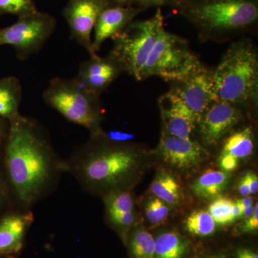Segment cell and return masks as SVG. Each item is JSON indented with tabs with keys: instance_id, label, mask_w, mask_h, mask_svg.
<instances>
[{
	"instance_id": "cell-1",
	"label": "cell",
	"mask_w": 258,
	"mask_h": 258,
	"mask_svg": "<svg viewBox=\"0 0 258 258\" xmlns=\"http://www.w3.org/2000/svg\"><path fill=\"white\" fill-rule=\"evenodd\" d=\"M0 158L8 195L22 210H30L45 198L66 172L64 159L42 125L22 114L9 122Z\"/></svg>"
},
{
	"instance_id": "cell-2",
	"label": "cell",
	"mask_w": 258,
	"mask_h": 258,
	"mask_svg": "<svg viewBox=\"0 0 258 258\" xmlns=\"http://www.w3.org/2000/svg\"><path fill=\"white\" fill-rule=\"evenodd\" d=\"M140 155L124 143L112 142L102 131L91 134L64 160L66 172L74 176L83 189L103 194L125 190L135 177Z\"/></svg>"
},
{
	"instance_id": "cell-3",
	"label": "cell",
	"mask_w": 258,
	"mask_h": 258,
	"mask_svg": "<svg viewBox=\"0 0 258 258\" xmlns=\"http://www.w3.org/2000/svg\"><path fill=\"white\" fill-rule=\"evenodd\" d=\"M216 101L244 103L255 96L257 91V55L247 42L233 44L212 74Z\"/></svg>"
},
{
	"instance_id": "cell-4",
	"label": "cell",
	"mask_w": 258,
	"mask_h": 258,
	"mask_svg": "<svg viewBox=\"0 0 258 258\" xmlns=\"http://www.w3.org/2000/svg\"><path fill=\"white\" fill-rule=\"evenodd\" d=\"M99 95L77 78H54L42 92L45 103L66 120L87 129L90 134L101 131L102 109Z\"/></svg>"
},
{
	"instance_id": "cell-5",
	"label": "cell",
	"mask_w": 258,
	"mask_h": 258,
	"mask_svg": "<svg viewBox=\"0 0 258 258\" xmlns=\"http://www.w3.org/2000/svg\"><path fill=\"white\" fill-rule=\"evenodd\" d=\"M175 6L197 26L210 31L241 30L258 19L257 0H178Z\"/></svg>"
},
{
	"instance_id": "cell-6",
	"label": "cell",
	"mask_w": 258,
	"mask_h": 258,
	"mask_svg": "<svg viewBox=\"0 0 258 258\" xmlns=\"http://www.w3.org/2000/svg\"><path fill=\"white\" fill-rule=\"evenodd\" d=\"M164 30V15L159 8L152 18L131 22L112 37L111 54L121 64L123 71L142 81L144 64Z\"/></svg>"
},
{
	"instance_id": "cell-7",
	"label": "cell",
	"mask_w": 258,
	"mask_h": 258,
	"mask_svg": "<svg viewBox=\"0 0 258 258\" xmlns=\"http://www.w3.org/2000/svg\"><path fill=\"white\" fill-rule=\"evenodd\" d=\"M200 68V61L186 42L164 29L144 64L142 80L159 76L166 81L181 82Z\"/></svg>"
},
{
	"instance_id": "cell-8",
	"label": "cell",
	"mask_w": 258,
	"mask_h": 258,
	"mask_svg": "<svg viewBox=\"0 0 258 258\" xmlns=\"http://www.w3.org/2000/svg\"><path fill=\"white\" fill-rule=\"evenodd\" d=\"M56 25L52 15L39 10L20 17L13 25L0 28V46L13 47L20 60H27L45 46L55 31Z\"/></svg>"
},
{
	"instance_id": "cell-9",
	"label": "cell",
	"mask_w": 258,
	"mask_h": 258,
	"mask_svg": "<svg viewBox=\"0 0 258 258\" xmlns=\"http://www.w3.org/2000/svg\"><path fill=\"white\" fill-rule=\"evenodd\" d=\"M103 9L91 0H69L63 10L71 38L86 49L90 55L96 54L93 51L91 35Z\"/></svg>"
},
{
	"instance_id": "cell-10",
	"label": "cell",
	"mask_w": 258,
	"mask_h": 258,
	"mask_svg": "<svg viewBox=\"0 0 258 258\" xmlns=\"http://www.w3.org/2000/svg\"><path fill=\"white\" fill-rule=\"evenodd\" d=\"M181 82V86L174 89V92L199 123L211 103L216 101L212 74L201 67Z\"/></svg>"
},
{
	"instance_id": "cell-11",
	"label": "cell",
	"mask_w": 258,
	"mask_h": 258,
	"mask_svg": "<svg viewBox=\"0 0 258 258\" xmlns=\"http://www.w3.org/2000/svg\"><path fill=\"white\" fill-rule=\"evenodd\" d=\"M34 221L30 210H10L0 216V257L19 253Z\"/></svg>"
},
{
	"instance_id": "cell-12",
	"label": "cell",
	"mask_w": 258,
	"mask_h": 258,
	"mask_svg": "<svg viewBox=\"0 0 258 258\" xmlns=\"http://www.w3.org/2000/svg\"><path fill=\"white\" fill-rule=\"evenodd\" d=\"M240 112L227 102L215 101L204 113L200 123V134L207 145L218 143L240 120Z\"/></svg>"
},
{
	"instance_id": "cell-13",
	"label": "cell",
	"mask_w": 258,
	"mask_h": 258,
	"mask_svg": "<svg viewBox=\"0 0 258 258\" xmlns=\"http://www.w3.org/2000/svg\"><path fill=\"white\" fill-rule=\"evenodd\" d=\"M122 71L121 64L111 54L104 58L95 54L81 62L76 78L93 92L100 94Z\"/></svg>"
},
{
	"instance_id": "cell-14",
	"label": "cell",
	"mask_w": 258,
	"mask_h": 258,
	"mask_svg": "<svg viewBox=\"0 0 258 258\" xmlns=\"http://www.w3.org/2000/svg\"><path fill=\"white\" fill-rule=\"evenodd\" d=\"M159 105L169 135L177 138L190 139L198 121L174 90L161 97Z\"/></svg>"
},
{
	"instance_id": "cell-15",
	"label": "cell",
	"mask_w": 258,
	"mask_h": 258,
	"mask_svg": "<svg viewBox=\"0 0 258 258\" xmlns=\"http://www.w3.org/2000/svg\"><path fill=\"white\" fill-rule=\"evenodd\" d=\"M159 149L165 162L180 169L198 165L206 155L205 149L198 142L170 135L161 138Z\"/></svg>"
},
{
	"instance_id": "cell-16",
	"label": "cell",
	"mask_w": 258,
	"mask_h": 258,
	"mask_svg": "<svg viewBox=\"0 0 258 258\" xmlns=\"http://www.w3.org/2000/svg\"><path fill=\"white\" fill-rule=\"evenodd\" d=\"M141 10L137 7L118 5L102 10L93 29V51L96 53L103 42L121 31L131 22L133 21L134 18L140 13Z\"/></svg>"
},
{
	"instance_id": "cell-17",
	"label": "cell",
	"mask_w": 258,
	"mask_h": 258,
	"mask_svg": "<svg viewBox=\"0 0 258 258\" xmlns=\"http://www.w3.org/2000/svg\"><path fill=\"white\" fill-rule=\"evenodd\" d=\"M23 88L15 76L0 78V118L8 122L20 115Z\"/></svg>"
},
{
	"instance_id": "cell-18",
	"label": "cell",
	"mask_w": 258,
	"mask_h": 258,
	"mask_svg": "<svg viewBox=\"0 0 258 258\" xmlns=\"http://www.w3.org/2000/svg\"><path fill=\"white\" fill-rule=\"evenodd\" d=\"M229 180L230 174L226 171L209 169L194 182L191 190L198 198L215 199L227 187Z\"/></svg>"
},
{
	"instance_id": "cell-19",
	"label": "cell",
	"mask_w": 258,
	"mask_h": 258,
	"mask_svg": "<svg viewBox=\"0 0 258 258\" xmlns=\"http://www.w3.org/2000/svg\"><path fill=\"white\" fill-rule=\"evenodd\" d=\"M189 247V242L177 232H164L155 240L154 258H183Z\"/></svg>"
},
{
	"instance_id": "cell-20",
	"label": "cell",
	"mask_w": 258,
	"mask_h": 258,
	"mask_svg": "<svg viewBox=\"0 0 258 258\" xmlns=\"http://www.w3.org/2000/svg\"><path fill=\"white\" fill-rule=\"evenodd\" d=\"M151 191L156 198L168 205H176L181 196V188L178 181L166 171H160L153 181Z\"/></svg>"
},
{
	"instance_id": "cell-21",
	"label": "cell",
	"mask_w": 258,
	"mask_h": 258,
	"mask_svg": "<svg viewBox=\"0 0 258 258\" xmlns=\"http://www.w3.org/2000/svg\"><path fill=\"white\" fill-rule=\"evenodd\" d=\"M254 149L253 136L250 128L232 134L226 140L221 154H229L236 159L249 157Z\"/></svg>"
},
{
	"instance_id": "cell-22",
	"label": "cell",
	"mask_w": 258,
	"mask_h": 258,
	"mask_svg": "<svg viewBox=\"0 0 258 258\" xmlns=\"http://www.w3.org/2000/svg\"><path fill=\"white\" fill-rule=\"evenodd\" d=\"M216 225L210 213L203 210L191 212L184 222L186 230L199 237L211 235L215 232Z\"/></svg>"
},
{
	"instance_id": "cell-23",
	"label": "cell",
	"mask_w": 258,
	"mask_h": 258,
	"mask_svg": "<svg viewBox=\"0 0 258 258\" xmlns=\"http://www.w3.org/2000/svg\"><path fill=\"white\" fill-rule=\"evenodd\" d=\"M129 247L134 258H154L155 239L144 229H137L131 235Z\"/></svg>"
},
{
	"instance_id": "cell-24",
	"label": "cell",
	"mask_w": 258,
	"mask_h": 258,
	"mask_svg": "<svg viewBox=\"0 0 258 258\" xmlns=\"http://www.w3.org/2000/svg\"><path fill=\"white\" fill-rule=\"evenodd\" d=\"M37 11L34 0H0V15H14L20 18Z\"/></svg>"
},
{
	"instance_id": "cell-25",
	"label": "cell",
	"mask_w": 258,
	"mask_h": 258,
	"mask_svg": "<svg viewBox=\"0 0 258 258\" xmlns=\"http://www.w3.org/2000/svg\"><path fill=\"white\" fill-rule=\"evenodd\" d=\"M234 202L227 198H217L208 208V212L217 225H225L232 222L231 211Z\"/></svg>"
},
{
	"instance_id": "cell-26",
	"label": "cell",
	"mask_w": 258,
	"mask_h": 258,
	"mask_svg": "<svg viewBox=\"0 0 258 258\" xmlns=\"http://www.w3.org/2000/svg\"><path fill=\"white\" fill-rule=\"evenodd\" d=\"M146 216L152 225H159L165 221L169 214L168 204L159 198L151 199L145 208Z\"/></svg>"
},
{
	"instance_id": "cell-27",
	"label": "cell",
	"mask_w": 258,
	"mask_h": 258,
	"mask_svg": "<svg viewBox=\"0 0 258 258\" xmlns=\"http://www.w3.org/2000/svg\"><path fill=\"white\" fill-rule=\"evenodd\" d=\"M178 0H133L132 5H137V8L143 10L149 7H160L163 5H176Z\"/></svg>"
},
{
	"instance_id": "cell-28",
	"label": "cell",
	"mask_w": 258,
	"mask_h": 258,
	"mask_svg": "<svg viewBox=\"0 0 258 258\" xmlns=\"http://www.w3.org/2000/svg\"><path fill=\"white\" fill-rule=\"evenodd\" d=\"M258 229V205L254 206L253 214L249 218L245 220L244 225L241 227L240 231L242 233L255 232Z\"/></svg>"
},
{
	"instance_id": "cell-29",
	"label": "cell",
	"mask_w": 258,
	"mask_h": 258,
	"mask_svg": "<svg viewBox=\"0 0 258 258\" xmlns=\"http://www.w3.org/2000/svg\"><path fill=\"white\" fill-rule=\"evenodd\" d=\"M239 159L229 154H221L220 157V165L226 172L235 170L238 166Z\"/></svg>"
},
{
	"instance_id": "cell-30",
	"label": "cell",
	"mask_w": 258,
	"mask_h": 258,
	"mask_svg": "<svg viewBox=\"0 0 258 258\" xmlns=\"http://www.w3.org/2000/svg\"><path fill=\"white\" fill-rule=\"evenodd\" d=\"M105 136L107 139L112 142H118V143H125L134 138L133 134L125 133V132H120V131H111V132L105 134Z\"/></svg>"
},
{
	"instance_id": "cell-31",
	"label": "cell",
	"mask_w": 258,
	"mask_h": 258,
	"mask_svg": "<svg viewBox=\"0 0 258 258\" xmlns=\"http://www.w3.org/2000/svg\"><path fill=\"white\" fill-rule=\"evenodd\" d=\"M9 199L8 190L5 186L4 179L0 173V216L3 213V209Z\"/></svg>"
},
{
	"instance_id": "cell-32",
	"label": "cell",
	"mask_w": 258,
	"mask_h": 258,
	"mask_svg": "<svg viewBox=\"0 0 258 258\" xmlns=\"http://www.w3.org/2000/svg\"><path fill=\"white\" fill-rule=\"evenodd\" d=\"M8 129H9V122L0 118V154H1L5 140H6Z\"/></svg>"
},
{
	"instance_id": "cell-33",
	"label": "cell",
	"mask_w": 258,
	"mask_h": 258,
	"mask_svg": "<svg viewBox=\"0 0 258 258\" xmlns=\"http://www.w3.org/2000/svg\"><path fill=\"white\" fill-rule=\"evenodd\" d=\"M247 182H248L250 195H255L258 191V177L254 173L247 172L246 174Z\"/></svg>"
},
{
	"instance_id": "cell-34",
	"label": "cell",
	"mask_w": 258,
	"mask_h": 258,
	"mask_svg": "<svg viewBox=\"0 0 258 258\" xmlns=\"http://www.w3.org/2000/svg\"><path fill=\"white\" fill-rule=\"evenodd\" d=\"M236 258H258V254L251 249L239 248L236 251Z\"/></svg>"
},
{
	"instance_id": "cell-35",
	"label": "cell",
	"mask_w": 258,
	"mask_h": 258,
	"mask_svg": "<svg viewBox=\"0 0 258 258\" xmlns=\"http://www.w3.org/2000/svg\"><path fill=\"white\" fill-rule=\"evenodd\" d=\"M238 191L241 196L243 197V198L250 195L248 182H247V178H246L245 176L242 177V179L240 180V183H239Z\"/></svg>"
},
{
	"instance_id": "cell-36",
	"label": "cell",
	"mask_w": 258,
	"mask_h": 258,
	"mask_svg": "<svg viewBox=\"0 0 258 258\" xmlns=\"http://www.w3.org/2000/svg\"><path fill=\"white\" fill-rule=\"evenodd\" d=\"M242 209L240 208V205L237 204V202H234L232 205V211H231V219L232 222L235 221L237 219L240 218L241 212Z\"/></svg>"
},
{
	"instance_id": "cell-37",
	"label": "cell",
	"mask_w": 258,
	"mask_h": 258,
	"mask_svg": "<svg viewBox=\"0 0 258 258\" xmlns=\"http://www.w3.org/2000/svg\"><path fill=\"white\" fill-rule=\"evenodd\" d=\"M254 206H253V205H251V206L247 207V208L242 209L240 218L239 219L247 220V219H248L249 217L252 216V214H253L254 212Z\"/></svg>"
},
{
	"instance_id": "cell-38",
	"label": "cell",
	"mask_w": 258,
	"mask_h": 258,
	"mask_svg": "<svg viewBox=\"0 0 258 258\" xmlns=\"http://www.w3.org/2000/svg\"><path fill=\"white\" fill-rule=\"evenodd\" d=\"M236 202H237V204L240 205V208L242 209L251 206V205H252V204H253V200L249 196L244 197V198L237 200Z\"/></svg>"
},
{
	"instance_id": "cell-39",
	"label": "cell",
	"mask_w": 258,
	"mask_h": 258,
	"mask_svg": "<svg viewBox=\"0 0 258 258\" xmlns=\"http://www.w3.org/2000/svg\"><path fill=\"white\" fill-rule=\"evenodd\" d=\"M91 1L99 5L103 8H106L115 5V0H91Z\"/></svg>"
},
{
	"instance_id": "cell-40",
	"label": "cell",
	"mask_w": 258,
	"mask_h": 258,
	"mask_svg": "<svg viewBox=\"0 0 258 258\" xmlns=\"http://www.w3.org/2000/svg\"><path fill=\"white\" fill-rule=\"evenodd\" d=\"M132 3H133V0H115V5H118V6H132Z\"/></svg>"
},
{
	"instance_id": "cell-41",
	"label": "cell",
	"mask_w": 258,
	"mask_h": 258,
	"mask_svg": "<svg viewBox=\"0 0 258 258\" xmlns=\"http://www.w3.org/2000/svg\"><path fill=\"white\" fill-rule=\"evenodd\" d=\"M0 258H11L10 257V256H2V257H0Z\"/></svg>"
},
{
	"instance_id": "cell-42",
	"label": "cell",
	"mask_w": 258,
	"mask_h": 258,
	"mask_svg": "<svg viewBox=\"0 0 258 258\" xmlns=\"http://www.w3.org/2000/svg\"><path fill=\"white\" fill-rule=\"evenodd\" d=\"M217 258H227V257H225V256H223V255H220V256H219V257H217Z\"/></svg>"
}]
</instances>
